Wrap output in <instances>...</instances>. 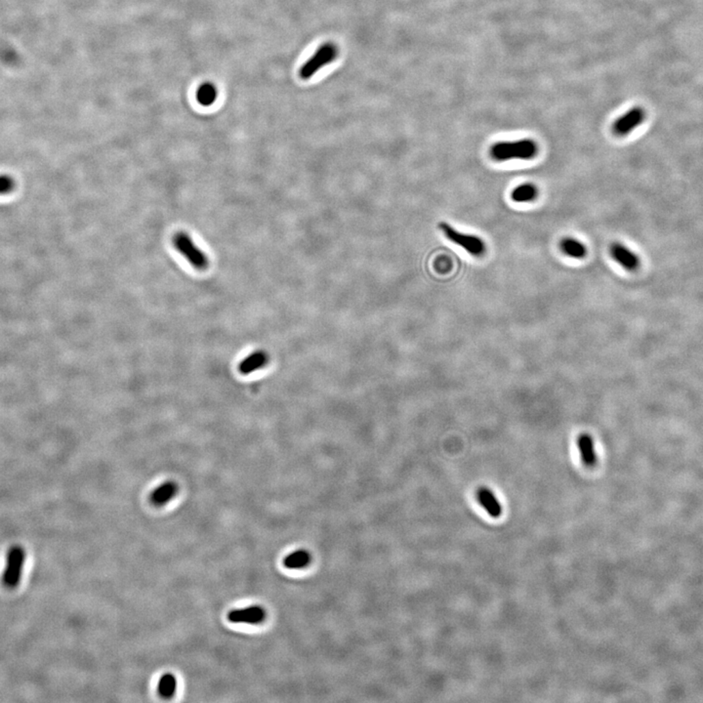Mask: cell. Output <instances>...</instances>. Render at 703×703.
<instances>
[{
  "label": "cell",
  "mask_w": 703,
  "mask_h": 703,
  "mask_svg": "<svg viewBox=\"0 0 703 703\" xmlns=\"http://www.w3.org/2000/svg\"><path fill=\"white\" fill-rule=\"evenodd\" d=\"M578 447L580 449L581 459L586 467H595L598 461L595 443L589 434H581L578 439Z\"/></svg>",
  "instance_id": "cell-11"
},
{
  "label": "cell",
  "mask_w": 703,
  "mask_h": 703,
  "mask_svg": "<svg viewBox=\"0 0 703 703\" xmlns=\"http://www.w3.org/2000/svg\"><path fill=\"white\" fill-rule=\"evenodd\" d=\"M177 688L176 678L172 674H165L160 678L158 684V693L163 698H171L175 693Z\"/></svg>",
  "instance_id": "cell-17"
},
{
  "label": "cell",
  "mask_w": 703,
  "mask_h": 703,
  "mask_svg": "<svg viewBox=\"0 0 703 703\" xmlns=\"http://www.w3.org/2000/svg\"><path fill=\"white\" fill-rule=\"evenodd\" d=\"M173 245L176 249L192 264L193 267L197 270H206L208 267V259L206 255L195 245L189 234L179 232L173 238Z\"/></svg>",
  "instance_id": "cell-5"
},
{
  "label": "cell",
  "mask_w": 703,
  "mask_h": 703,
  "mask_svg": "<svg viewBox=\"0 0 703 703\" xmlns=\"http://www.w3.org/2000/svg\"><path fill=\"white\" fill-rule=\"evenodd\" d=\"M338 47L332 42L325 43L319 46L311 58L301 66L299 77L302 79H310L314 77L323 66L330 65L338 56Z\"/></svg>",
  "instance_id": "cell-4"
},
{
  "label": "cell",
  "mask_w": 703,
  "mask_h": 703,
  "mask_svg": "<svg viewBox=\"0 0 703 703\" xmlns=\"http://www.w3.org/2000/svg\"><path fill=\"white\" fill-rule=\"evenodd\" d=\"M311 557L310 554L305 550L295 551L287 556L284 560V565L287 569H297L308 566Z\"/></svg>",
  "instance_id": "cell-16"
},
{
  "label": "cell",
  "mask_w": 703,
  "mask_h": 703,
  "mask_svg": "<svg viewBox=\"0 0 703 703\" xmlns=\"http://www.w3.org/2000/svg\"><path fill=\"white\" fill-rule=\"evenodd\" d=\"M268 354L264 351H254L247 356L238 365V371L243 375L254 373L265 367L268 365Z\"/></svg>",
  "instance_id": "cell-9"
},
{
  "label": "cell",
  "mask_w": 703,
  "mask_h": 703,
  "mask_svg": "<svg viewBox=\"0 0 703 703\" xmlns=\"http://www.w3.org/2000/svg\"><path fill=\"white\" fill-rule=\"evenodd\" d=\"M178 493V486L175 482L167 481L163 482L151 493L150 500L151 504L156 507L163 506L171 502Z\"/></svg>",
  "instance_id": "cell-12"
},
{
  "label": "cell",
  "mask_w": 703,
  "mask_h": 703,
  "mask_svg": "<svg viewBox=\"0 0 703 703\" xmlns=\"http://www.w3.org/2000/svg\"><path fill=\"white\" fill-rule=\"evenodd\" d=\"M26 558V550L22 546L13 545L9 549L6 555L5 569L2 574V584L7 589L13 590L19 586Z\"/></svg>",
  "instance_id": "cell-3"
},
{
  "label": "cell",
  "mask_w": 703,
  "mask_h": 703,
  "mask_svg": "<svg viewBox=\"0 0 703 703\" xmlns=\"http://www.w3.org/2000/svg\"><path fill=\"white\" fill-rule=\"evenodd\" d=\"M539 188L534 184L523 183L512 190L510 197L517 204H528L534 201L539 197Z\"/></svg>",
  "instance_id": "cell-14"
},
{
  "label": "cell",
  "mask_w": 703,
  "mask_h": 703,
  "mask_svg": "<svg viewBox=\"0 0 703 703\" xmlns=\"http://www.w3.org/2000/svg\"><path fill=\"white\" fill-rule=\"evenodd\" d=\"M559 247L562 254L569 258L582 260L588 254V249L582 241L571 236H566L560 241Z\"/></svg>",
  "instance_id": "cell-13"
},
{
  "label": "cell",
  "mask_w": 703,
  "mask_h": 703,
  "mask_svg": "<svg viewBox=\"0 0 703 703\" xmlns=\"http://www.w3.org/2000/svg\"><path fill=\"white\" fill-rule=\"evenodd\" d=\"M439 229L441 230V232H442L447 241L457 245V247L463 248L471 256L479 258V257L484 256L486 254V241L480 238L479 236L459 232L458 230L454 228L452 225L447 222H441L439 224Z\"/></svg>",
  "instance_id": "cell-2"
},
{
  "label": "cell",
  "mask_w": 703,
  "mask_h": 703,
  "mask_svg": "<svg viewBox=\"0 0 703 703\" xmlns=\"http://www.w3.org/2000/svg\"><path fill=\"white\" fill-rule=\"evenodd\" d=\"M645 119V112L642 108L635 107L622 114L613 124V134L619 137L627 136L632 131L639 127Z\"/></svg>",
  "instance_id": "cell-6"
},
{
  "label": "cell",
  "mask_w": 703,
  "mask_h": 703,
  "mask_svg": "<svg viewBox=\"0 0 703 703\" xmlns=\"http://www.w3.org/2000/svg\"><path fill=\"white\" fill-rule=\"evenodd\" d=\"M218 92L215 85L211 84V82H206L202 84L199 88L197 89V102L204 107H209V106L214 104L216 99H217Z\"/></svg>",
  "instance_id": "cell-15"
},
{
  "label": "cell",
  "mask_w": 703,
  "mask_h": 703,
  "mask_svg": "<svg viewBox=\"0 0 703 703\" xmlns=\"http://www.w3.org/2000/svg\"><path fill=\"white\" fill-rule=\"evenodd\" d=\"M539 153V144L532 138L500 141L491 145L489 153L491 160L496 162H511V160H534Z\"/></svg>",
  "instance_id": "cell-1"
},
{
  "label": "cell",
  "mask_w": 703,
  "mask_h": 703,
  "mask_svg": "<svg viewBox=\"0 0 703 703\" xmlns=\"http://www.w3.org/2000/svg\"><path fill=\"white\" fill-rule=\"evenodd\" d=\"M610 254L613 261L617 262L628 272H635L640 268V257L624 243L619 241L612 243L610 247Z\"/></svg>",
  "instance_id": "cell-7"
},
{
  "label": "cell",
  "mask_w": 703,
  "mask_h": 703,
  "mask_svg": "<svg viewBox=\"0 0 703 703\" xmlns=\"http://www.w3.org/2000/svg\"><path fill=\"white\" fill-rule=\"evenodd\" d=\"M15 189V179L7 174H0V195L10 194Z\"/></svg>",
  "instance_id": "cell-18"
},
{
  "label": "cell",
  "mask_w": 703,
  "mask_h": 703,
  "mask_svg": "<svg viewBox=\"0 0 703 703\" xmlns=\"http://www.w3.org/2000/svg\"><path fill=\"white\" fill-rule=\"evenodd\" d=\"M478 502L493 518H500L502 515V505L495 493L488 488H480L477 491Z\"/></svg>",
  "instance_id": "cell-10"
},
{
  "label": "cell",
  "mask_w": 703,
  "mask_h": 703,
  "mask_svg": "<svg viewBox=\"0 0 703 703\" xmlns=\"http://www.w3.org/2000/svg\"><path fill=\"white\" fill-rule=\"evenodd\" d=\"M265 610L258 606L238 608L228 613V620L233 624H259L265 620Z\"/></svg>",
  "instance_id": "cell-8"
}]
</instances>
